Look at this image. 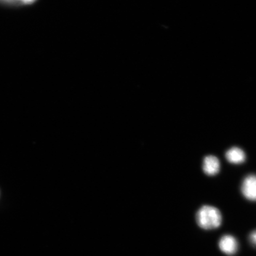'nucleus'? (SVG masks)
<instances>
[{
    "mask_svg": "<svg viewBox=\"0 0 256 256\" xmlns=\"http://www.w3.org/2000/svg\"><path fill=\"white\" fill-rule=\"evenodd\" d=\"M250 241L252 245L256 247V231L251 233L250 236Z\"/></svg>",
    "mask_w": 256,
    "mask_h": 256,
    "instance_id": "6",
    "label": "nucleus"
},
{
    "mask_svg": "<svg viewBox=\"0 0 256 256\" xmlns=\"http://www.w3.org/2000/svg\"><path fill=\"white\" fill-rule=\"evenodd\" d=\"M220 163L219 160L216 156H209L204 159L203 169L207 175L214 176L219 172Z\"/></svg>",
    "mask_w": 256,
    "mask_h": 256,
    "instance_id": "4",
    "label": "nucleus"
},
{
    "mask_svg": "<svg viewBox=\"0 0 256 256\" xmlns=\"http://www.w3.org/2000/svg\"><path fill=\"white\" fill-rule=\"evenodd\" d=\"M196 222L198 226L204 230L216 229L222 223V214L215 207L204 206L197 212Z\"/></svg>",
    "mask_w": 256,
    "mask_h": 256,
    "instance_id": "1",
    "label": "nucleus"
},
{
    "mask_svg": "<svg viewBox=\"0 0 256 256\" xmlns=\"http://www.w3.org/2000/svg\"><path fill=\"white\" fill-rule=\"evenodd\" d=\"M242 191L246 199L256 201V176L249 175L242 182Z\"/></svg>",
    "mask_w": 256,
    "mask_h": 256,
    "instance_id": "2",
    "label": "nucleus"
},
{
    "mask_svg": "<svg viewBox=\"0 0 256 256\" xmlns=\"http://www.w3.org/2000/svg\"><path fill=\"white\" fill-rule=\"evenodd\" d=\"M219 248L224 254L230 256L233 255L238 250V242L232 236H224L220 240Z\"/></svg>",
    "mask_w": 256,
    "mask_h": 256,
    "instance_id": "3",
    "label": "nucleus"
},
{
    "mask_svg": "<svg viewBox=\"0 0 256 256\" xmlns=\"http://www.w3.org/2000/svg\"><path fill=\"white\" fill-rule=\"evenodd\" d=\"M18 1L24 2V4H31V3L34 2L36 0H18Z\"/></svg>",
    "mask_w": 256,
    "mask_h": 256,
    "instance_id": "7",
    "label": "nucleus"
},
{
    "mask_svg": "<svg viewBox=\"0 0 256 256\" xmlns=\"http://www.w3.org/2000/svg\"><path fill=\"white\" fill-rule=\"evenodd\" d=\"M226 158L232 164H241L246 160V154L242 149L233 147L226 153Z\"/></svg>",
    "mask_w": 256,
    "mask_h": 256,
    "instance_id": "5",
    "label": "nucleus"
}]
</instances>
